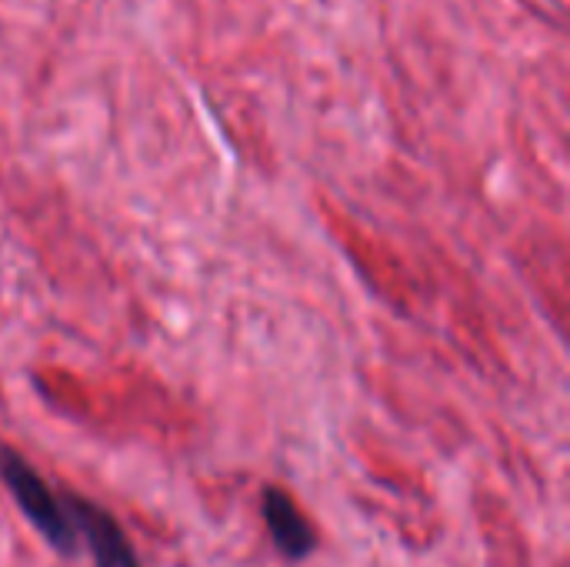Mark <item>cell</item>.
Wrapping results in <instances>:
<instances>
[{"mask_svg": "<svg viewBox=\"0 0 570 567\" xmlns=\"http://www.w3.org/2000/svg\"><path fill=\"white\" fill-rule=\"evenodd\" d=\"M63 505H67V515L77 528V538H83L90 548L94 567H140L127 535L120 531V525L104 508L80 501L73 495H63Z\"/></svg>", "mask_w": 570, "mask_h": 567, "instance_id": "7a4b0ae2", "label": "cell"}, {"mask_svg": "<svg viewBox=\"0 0 570 567\" xmlns=\"http://www.w3.org/2000/svg\"><path fill=\"white\" fill-rule=\"evenodd\" d=\"M264 521H267V531H271L277 551L287 561H304L314 551L317 531H314V525L304 518V511L294 505V498L284 488H267L264 491Z\"/></svg>", "mask_w": 570, "mask_h": 567, "instance_id": "3957f363", "label": "cell"}, {"mask_svg": "<svg viewBox=\"0 0 570 567\" xmlns=\"http://www.w3.org/2000/svg\"><path fill=\"white\" fill-rule=\"evenodd\" d=\"M0 481L17 501L20 515L33 525L37 535L47 538V545L60 555H73L80 538L67 515V505L60 495L50 491V485L10 448H0Z\"/></svg>", "mask_w": 570, "mask_h": 567, "instance_id": "6da1fadb", "label": "cell"}]
</instances>
